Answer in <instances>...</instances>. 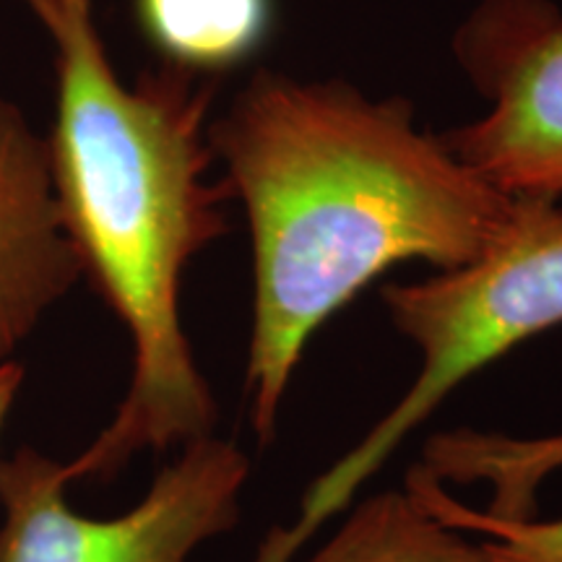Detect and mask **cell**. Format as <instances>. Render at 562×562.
Segmentation results:
<instances>
[{
	"instance_id": "obj_2",
	"label": "cell",
	"mask_w": 562,
	"mask_h": 562,
	"mask_svg": "<svg viewBox=\"0 0 562 562\" xmlns=\"http://www.w3.org/2000/svg\"><path fill=\"white\" fill-rule=\"evenodd\" d=\"M55 50L53 186L81 273L123 323L131 383L110 425L66 463L70 484L112 480L138 453L214 435V391L180 321L188 263L227 232L229 188L211 186L216 87L167 66L125 83L91 0H24ZM227 186V182H224Z\"/></svg>"
},
{
	"instance_id": "obj_11",
	"label": "cell",
	"mask_w": 562,
	"mask_h": 562,
	"mask_svg": "<svg viewBox=\"0 0 562 562\" xmlns=\"http://www.w3.org/2000/svg\"><path fill=\"white\" fill-rule=\"evenodd\" d=\"M21 385H24V368L16 360L0 364V435L5 430V422L11 417Z\"/></svg>"
},
{
	"instance_id": "obj_1",
	"label": "cell",
	"mask_w": 562,
	"mask_h": 562,
	"mask_svg": "<svg viewBox=\"0 0 562 562\" xmlns=\"http://www.w3.org/2000/svg\"><path fill=\"white\" fill-rule=\"evenodd\" d=\"M252 243L250 425L271 442L313 334L391 266L482 258L518 199L414 125L406 100L258 70L209 125Z\"/></svg>"
},
{
	"instance_id": "obj_9",
	"label": "cell",
	"mask_w": 562,
	"mask_h": 562,
	"mask_svg": "<svg viewBox=\"0 0 562 562\" xmlns=\"http://www.w3.org/2000/svg\"><path fill=\"white\" fill-rule=\"evenodd\" d=\"M138 21L172 66L211 74L248 60L271 30V0H136Z\"/></svg>"
},
{
	"instance_id": "obj_8",
	"label": "cell",
	"mask_w": 562,
	"mask_h": 562,
	"mask_svg": "<svg viewBox=\"0 0 562 562\" xmlns=\"http://www.w3.org/2000/svg\"><path fill=\"white\" fill-rule=\"evenodd\" d=\"M419 469L438 482L487 484L497 518H531L537 492L562 469V432L547 438L453 430L435 435L422 451Z\"/></svg>"
},
{
	"instance_id": "obj_5",
	"label": "cell",
	"mask_w": 562,
	"mask_h": 562,
	"mask_svg": "<svg viewBox=\"0 0 562 562\" xmlns=\"http://www.w3.org/2000/svg\"><path fill=\"white\" fill-rule=\"evenodd\" d=\"M456 50L490 110L448 133V149L501 193L562 209V13L550 0H484Z\"/></svg>"
},
{
	"instance_id": "obj_4",
	"label": "cell",
	"mask_w": 562,
	"mask_h": 562,
	"mask_svg": "<svg viewBox=\"0 0 562 562\" xmlns=\"http://www.w3.org/2000/svg\"><path fill=\"white\" fill-rule=\"evenodd\" d=\"M250 461L216 435L188 442L128 513L70 508L66 463L37 448L0 459V562H191L240 521Z\"/></svg>"
},
{
	"instance_id": "obj_3",
	"label": "cell",
	"mask_w": 562,
	"mask_h": 562,
	"mask_svg": "<svg viewBox=\"0 0 562 562\" xmlns=\"http://www.w3.org/2000/svg\"><path fill=\"white\" fill-rule=\"evenodd\" d=\"M391 321L422 355L396 406L307 487L297 518L273 526L252 562H292L326 521L463 381L562 323V209L518 199L497 243L461 269L383 292Z\"/></svg>"
},
{
	"instance_id": "obj_10",
	"label": "cell",
	"mask_w": 562,
	"mask_h": 562,
	"mask_svg": "<svg viewBox=\"0 0 562 562\" xmlns=\"http://www.w3.org/2000/svg\"><path fill=\"white\" fill-rule=\"evenodd\" d=\"M406 490L451 529L484 537L497 547L508 562H562V518L539 521V518H497L456 501L442 482L425 469L414 467L406 480Z\"/></svg>"
},
{
	"instance_id": "obj_6",
	"label": "cell",
	"mask_w": 562,
	"mask_h": 562,
	"mask_svg": "<svg viewBox=\"0 0 562 562\" xmlns=\"http://www.w3.org/2000/svg\"><path fill=\"white\" fill-rule=\"evenodd\" d=\"M83 277L53 186L50 144L0 97V364Z\"/></svg>"
},
{
	"instance_id": "obj_7",
	"label": "cell",
	"mask_w": 562,
	"mask_h": 562,
	"mask_svg": "<svg viewBox=\"0 0 562 562\" xmlns=\"http://www.w3.org/2000/svg\"><path fill=\"white\" fill-rule=\"evenodd\" d=\"M305 562H508L490 539L451 529L409 490L357 505L339 531Z\"/></svg>"
}]
</instances>
